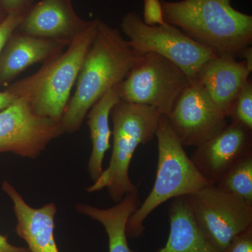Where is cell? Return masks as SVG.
<instances>
[{
  "instance_id": "obj_1",
  "label": "cell",
  "mask_w": 252,
  "mask_h": 252,
  "mask_svg": "<svg viewBox=\"0 0 252 252\" xmlns=\"http://www.w3.org/2000/svg\"><path fill=\"white\" fill-rule=\"evenodd\" d=\"M142 56L132 49L117 28L99 19L95 35L78 74L75 92L61 119L64 133L79 130L93 106L126 79Z\"/></svg>"
},
{
  "instance_id": "obj_2",
  "label": "cell",
  "mask_w": 252,
  "mask_h": 252,
  "mask_svg": "<svg viewBox=\"0 0 252 252\" xmlns=\"http://www.w3.org/2000/svg\"><path fill=\"white\" fill-rule=\"evenodd\" d=\"M232 0H161L165 22L217 54L240 57L252 45V16L234 9Z\"/></svg>"
},
{
  "instance_id": "obj_3",
  "label": "cell",
  "mask_w": 252,
  "mask_h": 252,
  "mask_svg": "<svg viewBox=\"0 0 252 252\" xmlns=\"http://www.w3.org/2000/svg\"><path fill=\"white\" fill-rule=\"evenodd\" d=\"M99 18L76 36L65 51L44 63L34 74L12 84L8 92L26 101L36 114L61 123Z\"/></svg>"
},
{
  "instance_id": "obj_4",
  "label": "cell",
  "mask_w": 252,
  "mask_h": 252,
  "mask_svg": "<svg viewBox=\"0 0 252 252\" xmlns=\"http://www.w3.org/2000/svg\"><path fill=\"white\" fill-rule=\"evenodd\" d=\"M156 137L158 156L155 183L143 203L127 220V238H137L143 235L147 217L167 200L187 196L213 185L187 156L167 116H160Z\"/></svg>"
},
{
  "instance_id": "obj_5",
  "label": "cell",
  "mask_w": 252,
  "mask_h": 252,
  "mask_svg": "<svg viewBox=\"0 0 252 252\" xmlns=\"http://www.w3.org/2000/svg\"><path fill=\"white\" fill-rule=\"evenodd\" d=\"M162 114L155 107L119 99L113 107V149L108 167L86 189L89 193L107 189L114 203L138 190L129 176L136 149L153 140Z\"/></svg>"
},
{
  "instance_id": "obj_6",
  "label": "cell",
  "mask_w": 252,
  "mask_h": 252,
  "mask_svg": "<svg viewBox=\"0 0 252 252\" xmlns=\"http://www.w3.org/2000/svg\"><path fill=\"white\" fill-rule=\"evenodd\" d=\"M121 28L136 52L160 55L177 64L190 80L195 79L204 63L220 55L194 41L171 24H146L135 12L127 13L123 17Z\"/></svg>"
},
{
  "instance_id": "obj_7",
  "label": "cell",
  "mask_w": 252,
  "mask_h": 252,
  "mask_svg": "<svg viewBox=\"0 0 252 252\" xmlns=\"http://www.w3.org/2000/svg\"><path fill=\"white\" fill-rule=\"evenodd\" d=\"M190 81L175 63L160 55L148 53L119 84V98L155 107L167 116Z\"/></svg>"
},
{
  "instance_id": "obj_8",
  "label": "cell",
  "mask_w": 252,
  "mask_h": 252,
  "mask_svg": "<svg viewBox=\"0 0 252 252\" xmlns=\"http://www.w3.org/2000/svg\"><path fill=\"white\" fill-rule=\"evenodd\" d=\"M186 197L199 229L221 252L232 239L252 226V203L225 193L215 185Z\"/></svg>"
},
{
  "instance_id": "obj_9",
  "label": "cell",
  "mask_w": 252,
  "mask_h": 252,
  "mask_svg": "<svg viewBox=\"0 0 252 252\" xmlns=\"http://www.w3.org/2000/svg\"><path fill=\"white\" fill-rule=\"evenodd\" d=\"M63 134L61 123L37 115L23 99L16 98L0 111V153L36 158Z\"/></svg>"
},
{
  "instance_id": "obj_10",
  "label": "cell",
  "mask_w": 252,
  "mask_h": 252,
  "mask_svg": "<svg viewBox=\"0 0 252 252\" xmlns=\"http://www.w3.org/2000/svg\"><path fill=\"white\" fill-rule=\"evenodd\" d=\"M167 117L184 147H198L227 125L224 113L195 80L181 94Z\"/></svg>"
},
{
  "instance_id": "obj_11",
  "label": "cell",
  "mask_w": 252,
  "mask_h": 252,
  "mask_svg": "<svg viewBox=\"0 0 252 252\" xmlns=\"http://www.w3.org/2000/svg\"><path fill=\"white\" fill-rule=\"evenodd\" d=\"M250 152L252 130L231 122L218 135L197 147L190 158L202 175L216 185L228 169Z\"/></svg>"
},
{
  "instance_id": "obj_12",
  "label": "cell",
  "mask_w": 252,
  "mask_h": 252,
  "mask_svg": "<svg viewBox=\"0 0 252 252\" xmlns=\"http://www.w3.org/2000/svg\"><path fill=\"white\" fill-rule=\"evenodd\" d=\"M91 23L76 14L71 0H41L30 8L16 31L71 43Z\"/></svg>"
},
{
  "instance_id": "obj_13",
  "label": "cell",
  "mask_w": 252,
  "mask_h": 252,
  "mask_svg": "<svg viewBox=\"0 0 252 252\" xmlns=\"http://www.w3.org/2000/svg\"><path fill=\"white\" fill-rule=\"evenodd\" d=\"M252 72L244 60L238 61L231 55L220 54L204 63L193 80L228 118L235 99Z\"/></svg>"
},
{
  "instance_id": "obj_14",
  "label": "cell",
  "mask_w": 252,
  "mask_h": 252,
  "mask_svg": "<svg viewBox=\"0 0 252 252\" xmlns=\"http://www.w3.org/2000/svg\"><path fill=\"white\" fill-rule=\"evenodd\" d=\"M1 188L11 199L16 218V232L31 252H60L54 238L57 207L49 203L39 208L28 205L14 186L4 181Z\"/></svg>"
},
{
  "instance_id": "obj_15",
  "label": "cell",
  "mask_w": 252,
  "mask_h": 252,
  "mask_svg": "<svg viewBox=\"0 0 252 252\" xmlns=\"http://www.w3.org/2000/svg\"><path fill=\"white\" fill-rule=\"evenodd\" d=\"M69 44L15 31L0 54V85L8 84L32 64L52 59Z\"/></svg>"
},
{
  "instance_id": "obj_16",
  "label": "cell",
  "mask_w": 252,
  "mask_h": 252,
  "mask_svg": "<svg viewBox=\"0 0 252 252\" xmlns=\"http://www.w3.org/2000/svg\"><path fill=\"white\" fill-rule=\"evenodd\" d=\"M168 213L170 231L167 243L156 252H221L199 229L190 214L187 197L174 198Z\"/></svg>"
},
{
  "instance_id": "obj_17",
  "label": "cell",
  "mask_w": 252,
  "mask_h": 252,
  "mask_svg": "<svg viewBox=\"0 0 252 252\" xmlns=\"http://www.w3.org/2000/svg\"><path fill=\"white\" fill-rule=\"evenodd\" d=\"M141 205L138 190L127 194L114 206L97 208L87 204L78 203L76 210L103 225L109 240V252H138L131 250L127 243L126 225L131 215Z\"/></svg>"
},
{
  "instance_id": "obj_18",
  "label": "cell",
  "mask_w": 252,
  "mask_h": 252,
  "mask_svg": "<svg viewBox=\"0 0 252 252\" xmlns=\"http://www.w3.org/2000/svg\"><path fill=\"white\" fill-rule=\"evenodd\" d=\"M119 99L118 85L107 91L93 106L87 114V124L93 146L88 170L94 182L97 180L104 170L103 160L105 154L110 148V138L112 135L109 126V117L113 107Z\"/></svg>"
},
{
  "instance_id": "obj_19",
  "label": "cell",
  "mask_w": 252,
  "mask_h": 252,
  "mask_svg": "<svg viewBox=\"0 0 252 252\" xmlns=\"http://www.w3.org/2000/svg\"><path fill=\"white\" fill-rule=\"evenodd\" d=\"M215 185L225 193L252 203V152L235 162Z\"/></svg>"
},
{
  "instance_id": "obj_20",
  "label": "cell",
  "mask_w": 252,
  "mask_h": 252,
  "mask_svg": "<svg viewBox=\"0 0 252 252\" xmlns=\"http://www.w3.org/2000/svg\"><path fill=\"white\" fill-rule=\"evenodd\" d=\"M232 122L252 130V81L249 79L239 93L229 117Z\"/></svg>"
},
{
  "instance_id": "obj_21",
  "label": "cell",
  "mask_w": 252,
  "mask_h": 252,
  "mask_svg": "<svg viewBox=\"0 0 252 252\" xmlns=\"http://www.w3.org/2000/svg\"><path fill=\"white\" fill-rule=\"evenodd\" d=\"M144 23L149 26L165 24L161 0H144Z\"/></svg>"
},
{
  "instance_id": "obj_22",
  "label": "cell",
  "mask_w": 252,
  "mask_h": 252,
  "mask_svg": "<svg viewBox=\"0 0 252 252\" xmlns=\"http://www.w3.org/2000/svg\"><path fill=\"white\" fill-rule=\"evenodd\" d=\"M26 13L7 14L6 18L0 23V54L10 36L17 29Z\"/></svg>"
},
{
  "instance_id": "obj_23",
  "label": "cell",
  "mask_w": 252,
  "mask_h": 252,
  "mask_svg": "<svg viewBox=\"0 0 252 252\" xmlns=\"http://www.w3.org/2000/svg\"><path fill=\"white\" fill-rule=\"evenodd\" d=\"M224 252H252V226L232 239Z\"/></svg>"
},
{
  "instance_id": "obj_24",
  "label": "cell",
  "mask_w": 252,
  "mask_h": 252,
  "mask_svg": "<svg viewBox=\"0 0 252 252\" xmlns=\"http://www.w3.org/2000/svg\"><path fill=\"white\" fill-rule=\"evenodd\" d=\"M34 0H1L6 14H23L32 6Z\"/></svg>"
},
{
  "instance_id": "obj_25",
  "label": "cell",
  "mask_w": 252,
  "mask_h": 252,
  "mask_svg": "<svg viewBox=\"0 0 252 252\" xmlns=\"http://www.w3.org/2000/svg\"><path fill=\"white\" fill-rule=\"evenodd\" d=\"M0 252H31L28 248L15 246L6 237L0 234Z\"/></svg>"
},
{
  "instance_id": "obj_26",
  "label": "cell",
  "mask_w": 252,
  "mask_h": 252,
  "mask_svg": "<svg viewBox=\"0 0 252 252\" xmlns=\"http://www.w3.org/2000/svg\"><path fill=\"white\" fill-rule=\"evenodd\" d=\"M16 97L14 94H10L7 91L0 92V111L9 107L10 104L16 100Z\"/></svg>"
},
{
  "instance_id": "obj_27",
  "label": "cell",
  "mask_w": 252,
  "mask_h": 252,
  "mask_svg": "<svg viewBox=\"0 0 252 252\" xmlns=\"http://www.w3.org/2000/svg\"><path fill=\"white\" fill-rule=\"evenodd\" d=\"M240 58H243L244 61L246 62L249 68L252 71V46L245 48L242 51L240 56Z\"/></svg>"
},
{
  "instance_id": "obj_28",
  "label": "cell",
  "mask_w": 252,
  "mask_h": 252,
  "mask_svg": "<svg viewBox=\"0 0 252 252\" xmlns=\"http://www.w3.org/2000/svg\"><path fill=\"white\" fill-rule=\"evenodd\" d=\"M6 16H7V14H6V11H4L2 4H1V0H0V23L6 18Z\"/></svg>"
}]
</instances>
